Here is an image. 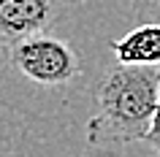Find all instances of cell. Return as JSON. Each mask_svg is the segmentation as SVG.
<instances>
[{"instance_id":"obj_7","label":"cell","mask_w":160,"mask_h":157,"mask_svg":"<svg viewBox=\"0 0 160 157\" xmlns=\"http://www.w3.org/2000/svg\"><path fill=\"white\" fill-rule=\"evenodd\" d=\"M60 3H68V6H73V3H84V0H60Z\"/></svg>"},{"instance_id":"obj_3","label":"cell","mask_w":160,"mask_h":157,"mask_svg":"<svg viewBox=\"0 0 160 157\" xmlns=\"http://www.w3.org/2000/svg\"><path fill=\"white\" fill-rule=\"evenodd\" d=\"M60 14V0H0V43H11L46 33Z\"/></svg>"},{"instance_id":"obj_4","label":"cell","mask_w":160,"mask_h":157,"mask_svg":"<svg viewBox=\"0 0 160 157\" xmlns=\"http://www.w3.org/2000/svg\"><path fill=\"white\" fill-rule=\"evenodd\" d=\"M111 52L114 60L125 65H160V22H141L111 41Z\"/></svg>"},{"instance_id":"obj_1","label":"cell","mask_w":160,"mask_h":157,"mask_svg":"<svg viewBox=\"0 0 160 157\" xmlns=\"http://www.w3.org/2000/svg\"><path fill=\"white\" fill-rule=\"evenodd\" d=\"M160 100V65L114 62L95 84V116L87 122V144H133L149 133Z\"/></svg>"},{"instance_id":"obj_6","label":"cell","mask_w":160,"mask_h":157,"mask_svg":"<svg viewBox=\"0 0 160 157\" xmlns=\"http://www.w3.org/2000/svg\"><path fill=\"white\" fill-rule=\"evenodd\" d=\"M144 144L160 157V100H158V108H155V116H152V125H149V133H147Z\"/></svg>"},{"instance_id":"obj_5","label":"cell","mask_w":160,"mask_h":157,"mask_svg":"<svg viewBox=\"0 0 160 157\" xmlns=\"http://www.w3.org/2000/svg\"><path fill=\"white\" fill-rule=\"evenodd\" d=\"M130 3H133L136 17L147 22H160V0H130Z\"/></svg>"},{"instance_id":"obj_2","label":"cell","mask_w":160,"mask_h":157,"mask_svg":"<svg viewBox=\"0 0 160 157\" xmlns=\"http://www.w3.org/2000/svg\"><path fill=\"white\" fill-rule=\"evenodd\" d=\"M6 54L11 71L38 87H65L82 76V60L73 46L49 33L11 43L6 46Z\"/></svg>"}]
</instances>
